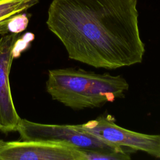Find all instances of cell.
<instances>
[{
	"instance_id": "cell-4",
	"label": "cell",
	"mask_w": 160,
	"mask_h": 160,
	"mask_svg": "<svg viewBox=\"0 0 160 160\" xmlns=\"http://www.w3.org/2000/svg\"><path fill=\"white\" fill-rule=\"evenodd\" d=\"M76 126L106 142L129 150L144 152L160 159V134H147L125 129L116 124L110 115L100 116Z\"/></svg>"
},
{
	"instance_id": "cell-7",
	"label": "cell",
	"mask_w": 160,
	"mask_h": 160,
	"mask_svg": "<svg viewBox=\"0 0 160 160\" xmlns=\"http://www.w3.org/2000/svg\"><path fill=\"white\" fill-rule=\"evenodd\" d=\"M38 2L39 0H0V35L11 33L14 19Z\"/></svg>"
},
{
	"instance_id": "cell-3",
	"label": "cell",
	"mask_w": 160,
	"mask_h": 160,
	"mask_svg": "<svg viewBox=\"0 0 160 160\" xmlns=\"http://www.w3.org/2000/svg\"><path fill=\"white\" fill-rule=\"evenodd\" d=\"M17 131L22 141L64 142L86 150L129 152L127 149L106 142L75 125L49 124L21 119Z\"/></svg>"
},
{
	"instance_id": "cell-9",
	"label": "cell",
	"mask_w": 160,
	"mask_h": 160,
	"mask_svg": "<svg viewBox=\"0 0 160 160\" xmlns=\"http://www.w3.org/2000/svg\"><path fill=\"white\" fill-rule=\"evenodd\" d=\"M2 142H3V141H2V139H0V145L1 144V143H2Z\"/></svg>"
},
{
	"instance_id": "cell-1",
	"label": "cell",
	"mask_w": 160,
	"mask_h": 160,
	"mask_svg": "<svg viewBox=\"0 0 160 160\" xmlns=\"http://www.w3.org/2000/svg\"><path fill=\"white\" fill-rule=\"evenodd\" d=\"M137 0H52L46 24L70 59L115 69L141 63Z\"/></svg>"
},
{
	"instance_id": "cell-2",
	"label": "cell",
	"mask_w": 160,
	"mask_h": 160,
	"mask_svg": "<svg viewBox=\"0 0 160 160\" xmlns=\"http://www.w3.org/2000/svg\"><path fill=\"white\" fill-rule=\"evenodd\" d=\"M46 88L52 99L72 109L81 110L124 98L129 84L121 75L68 68L49 70Z\"/></svg>"
},
{
	"instance_id": "cell-5",
	"label": "cell",
	"mask_w": 160,
	"mask_h": 160,
	"mask_svg": "<svg viewBox=\"0 0 160 160\" xmlns=\"http://www.w3.org/2000/svg\"><path fill=\"white\" fill-rule=\"evenodd\" d=\"M0 160H84L83 149L60 142L4 141Z\"/></svg>"
},
{
	"instance_id": "cell-8",
	"label": "cell",
	"mask_w": 160,
	"mask_h": 160,
	"mask_svg": "<svg viewBox=\"0 0 160 160\" xmlns=\"http://www.w3.org/2000/svg\"><path fill=\"white\" fill-rule=\"evenodd\" d=\"M83 155H84V160L131 159L129 152L103 151H97V150L83 149Z\"/></svg>"
},
{
	"instance_id": "cell-6",
	"label": "cell",
	"mask_w": 160,
	"mask_h": 160,
	"mask_svg": "<svg viewBox=\"0 0 160 160\" xmlns=\"http://www.w3.org/2000/svg\"><path fill=\"white\" fill-rule=\"evenodd\" d=\"M20 39L19 33L12 32L0 38V131L6 134L17 131L21 119L16 111L9 83L11 68Z\"/></svg>"
}]
</instances>
